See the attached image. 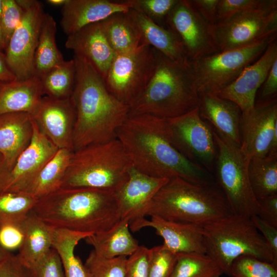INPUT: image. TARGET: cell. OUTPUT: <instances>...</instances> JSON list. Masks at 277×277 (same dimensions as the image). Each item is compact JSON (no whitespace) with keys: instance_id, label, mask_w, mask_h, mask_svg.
Wrapping results in <instances>:
<instances>
[{"instance_id":"816d5d0a","label":"cell","mask_w":277,"mask_h":277,"mask_svg":"<svg viewBox=\"0 0 277 277\" xmlns=\"http://www.w3.org/2000/svg\"><path fill=\"white\" fill-rule=\"evenodd\" d=\"M16 79L7 64L4 52L0 49V82L11 81Z\"/></svg>"},{"instance_id":"60d3db41","label":"cell","mask_w":277,"mask_h":277,"mask_svg":"<svg viewBox=\"0 0 277 277\" xmlns=\"http://www.w3.org/2000/svg\"><path fill=\"white\" fill-rule=\"evenodd\" d=\"M23 13V9L16 0H2L1 27L4 51L19 24Z\"/></svg>"},{"instance_id":"603a6c76","label":"cell","mask_w":277,"mask_h":277,"mask_svg":"<svg viewBox=\"0 0 277 277\" xmlns=\"http://www.w3.org/2000/svg\"><path fill=\"white\" fill-rule=\"evenodd\" d=\"M33 135V120L25 112L0 115V154L10 170L29 145Z\"/></svg>"},{"instance_id":"d4e9b609","label":"cell","mask_w":277,"mask_h":277,"mask_svg":"<svg viewBox=\"0 0 277 277\" xmlns=\"http://www.w3.org/2000/svg\"><path fill=\"white\" fill-rule=\"evenodd\" d=\"M44 96L41 80L35 75L0 82V115L25 112L32 115Z\"/></svg>"},{"instance_id":"f907efd6","label":"cell","mask_w":277,"mask_h":277,"mask_svg":"<svg viewBox=\"0 0 277 277\" xmlns=\"http://www.w3.org/2000/svg\"><path fill=\"white\" fill-rule=\"evenodd\" d=\"M260 100H266L277 94V60L273 63L261 86Z\"/></svg>"},{"instance_id":"e0dca14e","label":"cell","mask_w":277,"mask_h":277,"mask_svg":"<svg viewBox=\"0 0 277 277\" xmlns=\"http://www.w3.org/2000/svg\"><path fill=\"white\" fill-rule=\"evenodd\" d=\"M58 149L39 130L33 120L31 141L11 169L4 192H25Z\"/></svg>"},{"instance_id":"d590c367","label":"cell","mask_w":277,"mask_h":277,"mask_svg":"<svg viewBox=\"0 0 277 277\" xmlns=\"http://www.w3.org/2000/svg\"><path fill=\"white\" fill-rule=\"evenodd\" d=\"M38 199L27 193L5 191L0 194V226L23 222Z\"/></svg>"},{"instance_id":"b9f144b4","label":"cell","mask_w":277,"mask_h":277,"mask_svg":"<svg viewBox=\"0 0 277 277\" xmlns=\"http://www.w3.org/2000/svg\"><path fill=\"white\" fill-rule=\"evenodd\" d=\"M30 267L34 277H65L59 255L52 248Z\"/></svg>"},{"instance_id":"44dd1931","label":"cell","mask_w":277,"mask_h":277,"mask_svg":"<svg viewBox=\"0 0 277 277\" xmlns=\"http://www.w3.org/2000/svg\"><path fill=\"white\" fill-rule=\"evenodd\" d=\"M65 47L72 50L74 55L88 61L103 80L115 54L100 22L87 25L68 35Z\"/></svg>"},{"instance_id":"6f0895ef","label":"cell","mask_w":277,"mask_h":277,"mask_svg":"<svg viewBox=\"0 0 277 277\" xmlns=\"http://www.w3.org/2000/svg\"><path fill=\"white\" fill-rule=\"evenodd\" d=\"M220 276H219V275H217V276H214V277H220Z\"/></svg>"},{"instance_id":"11a10c76","label":"cell","mask_w":277,"mask_h":277,"mask_svg":"<svg viewBox=\"0 0 277 277\" xmlns=\"http://www.w3.org/2000/svg\"><path fill=\"white\" fill-rule=\"evenodd\" d=\"M67 0H48L47 2L53 6H63L66 3Z\"/></svg>"},{"instance_id":"836d02e7","label":"cell","mask_w":277,"mask_h":277,"mask_svg":"<svg viewBox=\"0 0 277 277\" xmlns=\"http://www.w3.org/2000/svg\"><path fill=\"white\" fill-rule=\"evenodd\" d=\"M75 76L73 58L64 61L40 78L44 95L58 99L70 98L74 89Z\"/></svg>"},{"instance_id":"ffe728a7","label":"cell","mask_w":277,"mask_h":277,"mask_svg":"<svg viewBox=\"0 0 277 277\" xmlns=\"http://www.w3.org/2000/svg\"><path fill=\"white\" fill-rule=\"evenodd\" d=\"M168 180L148 175L132 167L127 180L115 191L121 219H128L130 224L145 218L147 206Z\"/></svg>"},{"instance_id":"e575fe53","label":"cell","mask_w":277,"mask_h":277,"mask_svg":"<svg viewBox=\"0 0 277 277\" xmlns=\"http://www.w3.org/2000/svg\"><path fill=\"white\" fill-rule=\"evenodd\" d=\"M223 273L207 254L176 253V262L170 277H214Z\"/></svg>"},{"instance_id":"ee69618b","label":"cell","mask_w":277,"mask_h":277,"mask_svg":"<svg viewBox=\"0 0 277 277\" xmlns=\"http://www.w3.org/2000/svg\"><path fill=\"white\" fill-rule=\"evenodd\" d=\"M262 0H219L216 24L225 22L234 15L258 6Z\"/></svg>"},{"instance_id":"7402d4cb","label":"cell","mask_w":277,"mask_h":277,"mask_svg":"<svg viewBox=\"0 0 277 277\" xmlns=\"http://www.w3.org/2000/svg\"><path fill=\"white\" fill-rule=\"evenodd\" d=\"M129 10L122 1L67 0L61 10V25L64 32L69 35L113 14L125 13Z\"/></svg>"},{"instance_id":"9c48e42d","label":"cell","mask_w":277,"mask_h":277,"mask_svg":"<svg viewBox=\"0 0 277 277\" xmlns=\"http://www.w3.org/2000/svg\"><path fill=\"white\" fill-rule=\"evenodd\" d=\"M277 38V33L250 44L190 62L199 95H217L257 60Z\"/></svg>"},{"instance_id":"3957f363","label":"cell","mask_w":277,"mask_h":277,"mask_svg":"<svg viewBox=\"0 0 277 277\" xmlns=\"http://www.w3.org/2000/svg\"><path fill=\"white\" fill-rule=\"evenodd\" d=\"M32 210L52 227L92 234L121 219L115 191L93 188L60 187L38 199Z\"/></svg>"},{"instance_id":"4316f807","label":"cell","mask_w":277,"mask_h":277,"mask_svg":"<svg viewBox=\"0 0 277 277\" xmlns=\"http://www.w3.org/2000/svg\"><path fill=\"white\" fill-rule=\"evenodd\" d=\"M128 219L120 220L110 229L92 234L84 240L93 247L98 255L105 258L127 257L139 247L138 243L131 234Z\"/></svg>"},{"instance_id":"ab89813d","label":"cell","mask_w":277,"mask_h":277,"mask_svg":"<svg viewBox=\"0 0 277 277\" xmlns=\"http://www.w3.org/2000/svg\"><path fill=\"white\" fill-rule=\"evenodd\" d=\"M176 259V254L163 244L150 249L149 277H170Z\"/></svg>"},{"instance_id":"277c9868","label":"cell","mask_w":277,"mask_h":277,"mask_svg":"<svg viewBox=\"0 0 277 277\" xmlns=\"http://www.w3.org/2000/svg\"><path fill=\"white\" fill-rule=\"evenodd\" d=\"M154 50L153 73L143 92L130 106V114L167 119L198 107L199 95L190 62L172 60Z\"/></svg>"},{"instance_id":"f1b7e54d","label":"cell","mask_w":277,"mask_h":277,"mask_svg":"<svg viewBox=\"0 0 277 277\" xmlns=\"http://www.w3.org/2000/svg\"><path fill=\"white\" fill-rule=\"evenodd\" d=\"M91 234L53 227L52 248L59 255L65 277H91L85 264L74 254L79 241Z\"/></svg>"},{"instance_id":"ba28073f","label":"cell","mask_w":277,"mask_h":277,"mask_svg":"<svg viewBox=\"0 0 277 277\" xmlns=\"http://www.w3.org/2000/svg\"><path fill=\"white\" fill-rule=\"evenodd\" d=\"M217 154L214 174L233 214L251 217L258 209V200L250 184L248 165L250 159L240 146L212 128Z\"/></svg>"},{"instance_id":"4fadbf2b","label":"cell","mask_w":277,"mask_h":277,"mask_svg":"<svg viewBox=\"0 0 277 277\" xmlns=\"http://www.w3.org/2000/svg\"><path fill=\"white\" fill-rule=\"evenodd\" d=\"M22 7V19L4 50L7 64L16 80L33 75V60L45 14L36 0H16Z\"/></svg>"},{"instance_id":"7a4b0ae2","label":"cell","mask_w":277,"mask_h":277,"mask_svg":"<svg viewBox=\"0 0 277 277\" xmlns=\"http://www.w3.org/2000/svg\"><path fill=\"white\" fill-rule=\"evenodd\" d=\"M75 82L70 97L76 118L74 151L117 138L130 113V107L108 90L100 74L85 58L74 55Z\"/></svg>"},{"instance_id":"7c38bea8","label":"cell","mask_w":277,"mask_h":277,"mask_svg":"<svg viewBox=\"0 0 277 277\" xmlns=\"http://www.w3.org/2000/svg\"><path fill=\"white\" fill-rule=\"evenodd\" d=\"M166 120L175 148L188 160L213 174L216 146L212 128L201 117L198 107Z\"/></svg>"},{"instance_id":"ac0fdd59","label":"cell","mask_w":277,"mask_h":277,"mask_svg":"<svg viewBox=\"0 0 277 277\" xmlns=\"http://www.w3.org/2000/svg\"><path fill=\"white\" fill-rule=\"evenodd\" d=\"M129 224L135 232L145 227H151L164 240L163 245L174 253L195 252L206 254L203 227L194 224L171 221L152 215Z\"/></svg>"},{"instance_id":"cb8c5ba5","label":"cell","mask_w":277,"mask_h":277,"mask_svg":"<svg viewBox=\"0 0 277 277\" xmlns=\"http://www.w3.org/2000/svg\"><path fill=\"white\" fill-rule=\"evenodd\" d=\"M198 108L204 120L209 122L214 129L241 145L242 111L237 104L216 94H204L199 96Z\"/></svg>"},{"instance_id":"5bb4252c","label":"cell","mask_w":277,"mask_h":277,"mask_svg":"<svg viewBox=\"0 0 277 277\" xmlns=\"http://www.w3.org/2000/svg\"><path fill=\"white\" fill-rule=\"evenodd\" d=\"M166 26L180 39L189 62L220 52L213 26L201 16L190 0H178L169 14Z\"/></svg>"},{"instance_id":"d6a6232c","label":"cell","mask_w":277,"mask_h":277,"mask_svg":"<svg viewBox=\"0 0 277 277\" xmlns=\"http://www.w3.org/2000/svg\"><path fill=\"white\" fill-rule=\"evenodd\" d=\"M248 174L257 200L277 194V153L251 158Z\"/></svg>"},{"instance_id":"74e56055","label":"cell","mask_w":277,"mask_h":277,"mask_svg":"<svg viewBox=\"0 0 277 277\" xmlns=\"http://www.w3.org/2000/svg\"><path fill=\"white\" fill-rule=\"evenodd\" d=\"M129 9L143 14L155 23L167 28V20L178 0H125Z\"/></svg>"},{"instance_id":"1f68e13d","label":"cell","mask_w":277,"mask_h":277,"mask_svg":"<svg viewBox=\"0 0 277 277\" xmlns=\"http://www.w3.org/2000/svg\"><path fill=\"white\" fill-rule=\"evenodd\" d=\"M56 23L45 13L33 60V75L39 78L65 60L56 43Z\"/></svg>"},{"instance_id":"30bf717a","label":"cell","mask_w":277,"mask_h":277,"mask_svg":"<svg viewBox=\"0 0 277 277\" xmlns=\"http://www.w3.org/2000/svg\"><path fill=\"white\" fill-rule=\"evenodd\" d=\"M155 65L154 49L146 44L132 51L115 54L104 79L106 88L130 107L148 85Z\"/></svg>"},{"instance_id":"52a82bcc","label":"cell","mask_w":277,"mask_h":277,"mask_svg":"<svg viewBox=\"0 0 277 277\" xmlns=\"http://www.w3.org/2000/svg\"><path fill=\"white\" fill-rule=\"evenodd\" d=\"M203 231L206 254L223 274L229 275L233 262L244 255L274 264L266 241L249 217L231 213L203 226Z\"/></svg>"},{"instance_id":"2e32d148","label":"cell","mask_w":277,"mask_h":277,"mask_svg":"<svg viewBox=\"0 0 277 277\" xmlns=\"http://www.w3.org/2000/svg\"><path fill=\"white\" fill-rule=\"evenodd\" d=\"M31 116L39 130L58 149L74 151L76 112L70 97L58 99L44 96Z\"/></svg>"},{"instance_id":"6da1fadb","label":"cell","mask_w":277,"mask_h":277,"mask_svg":"<svg viewBox=\"0 0 277 277\" xmlns=\"http://www.w3.org/2000/svg\"><path fill=\"white\" fill-rule=\"evenodd\" d=\"M117 138L133 168L145 174L166 179L177 176L196 184L215 183L212 174L188 160L175 148L165 118L130 114Z\"/></svg>"},{"instance_id":"bcb514c9","label":"cell","mask_w":277,"mask_h":277,"mask_svg":"<svg viewBox=\"0 0 277 277\" xmlns=\"http://www.w3.org/2000/svg\"><path fill=\"white\" fill-rule=\"evenodd\" d=\"M0 277H34L31 268L18 255L11 254L0 263Z\"/></svg>"},{"instance_id":"7bdbcfd3","label":"cell","mask_w":277,"mask_h":277,"mask_svg":"<svg viewBox=\"0 0 277 277\" xmlns=\"http://www.w3.org/2000/svg\"><path fill=\"white\" fill-rule=\"evenodd\" d=\"M149 253L150 249L142 245L127 258L125 277H149Z\"/></svg>"},{"instance_id":"d6986e66","label":"cell","mask_w":277,"mask_h":277,"mask_svg":"<svg viewBox=\"0 0 277 277\" xmlns=\"http://www.w3.org/2000/svg\"><path fill=\"white\" fill-rule=\"evenodd\" d=\"M277 60V39L267 47L263 54L247 67L240 75L217 95L230 100L240 108L242 112L251 110L271 66Z\"/></svg>"},{"instance_id":"8992f818","label":"cell","mask_w":277,"mask_h":277,"mask_svg":"<svg viewBox=\"0 0 277 277\" xmlns=\"http://www.w3.org/2000/svg\"><path fill=\"white\" fill-rule=\"evenodd\" d=\"M131 162L116 138L74 151L61 187L116 191L127 180Z\"/></svg>"},{"instance_id":"5b68a950","label":"cell","mask_w":277,"mask_h":277,"mask_svg":"<svg viewBox=\"0 0 277 277\" xmlns=\"http://www.w3.org/2000/svg\"><path fill=\"white\" fill-rule=\"evenodd\" d=\"M232 213L216 183L196 184L180 177L169 179L154 196L145 216L204 226Z\"/></svg>"},{"instance_id":"8d00e7d4","label":"cell","mask_w":277,"mask_h":277,"mask_svg":"<svg viewBox=\"0 0 277 277\" xmlns=\"http://www.w3.org/2000/svg\"><path fill=\"white\" fill-rule=\"evenodd\" d=\"M230 277H277V266L244 255L236 259L229 271Z\"/></svg>"},{"instance_id":"f546056e","label":"cell","mask_w":277,"mask_h":277,"mask_svg":"<svg viewBox=\"0 0 277 277\" xmlns=\"http://www.w3.org/2000/svg\"><path fill=\"white\" fill-rule=\"evenodd\" d=\"M100 23L115 54L132 51L144 44L140 33L126 12L113 14Z\"/></svg>"},{"instance_id":"7dc6e473","label":"cell","mask_w":277,"mask_h":277,"mask_svg":"<svg viewBox=\"0 0 277 277\" xmlns=\"http://www.w3.org/2000/svg\"><path fill=\"white\" fill-rule=\"evenodd\" d=\"M256 215L269 225L277 228V194L258 200Z\"/></svg>"},{"instance_id":"c3c4849f","label":"cell","mask_w":277,"mask_h":277,"mask_svg":"<svg viewBox=\"0 0 277 277\" xmlns=\"http://www.w3.org/2000/svg\"><path fill=\"white\" fill-rule=\"evenodd\" d=\"M250 218L257 230L266 241L272 253L274 263L277 265V228L264 222L256 215Z\"/></svg>"},{"instance_id":"484cf974","label":"cell","mask_w":277,"mask_h":277,"mask_svg":"<svg viewBox=\"0 0 277 277\" xmlns=\"http://www.w3.org/2000/svg\"><path fill=\"white\" fill-rule=\"evenodd\" d=\"M126 14L140 33L144 44L172 60H188L180 39L170 29L159 25L135 10L129 9Z\"/></svg>"},{"instance_id":"f6af8a7d","label":"cell","mask_w":277,"mask_h":277,"mask_svg":"<svg viewBox=\"0 0 277 277\" xmlns=\"http://www.w3.org/2000/svg\"><path fill=\"white\" fill-rule=\"evenodd\" d=\"M24 221L0 226V245L6 250L10 252L20 248L24 238Z\"/></svg>"},{"instance_id":"681fc988","label":"cell","mask_w":277,"mask_h":277,"mask_svg":"<svg viewBox=\"0 0 277 277\" xmlns=\"http://www.w3.org/2000/svg\"><path fill=\"white\" fill-rule=\"evenodd\" d=\"M191 4L209 24L215 25L219 0H190Z\"/></svg>"},{"instance_id":"f5cc1de1","label":"cell","mask_w":277,"mask_h":277,"mask_svg":"<svg viewBox=\"0 0 277 277\" xmlns=\"http://www.w3.org/2000/svg\"><path fill=\"white\" fill-rule=\"evenodd\" d=\"M11 170L0 154V194L4 192L9 182Z\"/></svg>"},{"instance_id":"8fae6325","label":"cell","mask_w":277,"mask_h":277,"mask_svg":"<svg viewBox=\"0 0 277 277\" xmlns=\"http://www.w3.org/2000/svg\"><path fill=\"white\" fill-rule=\"evenodd\" d=\"M220 52L241 47L277 33V1L262 0L256 7L213 26Z\"/></svg>"},{"instance_id":"f35d334b","label":"cell","mask_w":277,"mask_h":277,"mask_svg":"<svg viewBox=\"0 0 277 277\" xmlns=\"http://www.w3.org/2000/svg\"><path fill=\"white\" fill-rule=\"evenodd\" d=\"M127 257L105 258L96 254L92 250L85 263L91 277H125Z\"/></svg>"},{"instance_id":"9f6ffc18","label":"cell","mask_w":277,"mask_h":277,"mask_svg":"<svg viewBox=\"0 0 277 277\" xmlns=\"http://www.w3.org/2000/svg\"><path fill=\"white\" fill-rule=\"evenodd\" d=\"M2 6V0H0V49L4 51L3 41H2V33H1V13Z\"/></svg>"},{"instance_id":"83f0119b","label":"cell","mask_w":277,"mask_h":277,"mask_svg":"<svg viewBox=\"0 0 277 277\" xmlns=\"http://www.w3.org/2000/svg\"><path fill=\"white\" fill-rule=\"evenodd\" d=\"M24 238L18 255L30 267L52 248L53 227L31 210L23 224Z\"/></svg>"},{"instance_id":"9a60e30c","label":"cell","mask_w":277,"mask_h":277,"mask_svg":"<svg viewBox=\"0 0 277 277\" xmlns=\"http://www.w3.org/2000/svg\"><path fill=\"white\" fill-rule=\"evenodd\" d=\"M276 134V96L255 101L251 110L242 112L240 148L249 159L268 155L272 138Z\"/></svg>"},{"instance_id":"db71d44e","label":"cell","mask_w":277,"mask_h":277,"mask_svg":"<svg viewBox=\"0 0 277 277\" xmlns=\"http://www.w3.org/2000/svg\"><path fill=\"white\" fill-rule=\"evenodd\" d=\"M11 254L10 252L6 250L0 245V263Z\"/></svg>"},{"instance_id":"4dcf8cb0","label":"cell","mask_w":277,"mask_h":277,"mask_svg":"<svg viewBox=\"0 0 277 277\" xmlns=\"http://www.w3.org/2000/svg\"><path fill=\"white\" fill-rule=\"evenodd\" d=\"M73 152L69 149H59L25 193L39 199L60 188Z\"/></svg>"}]
</instances>
